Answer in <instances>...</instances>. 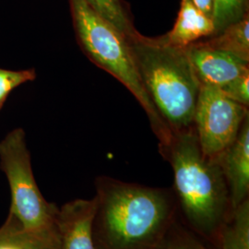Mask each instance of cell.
Here are the masks:
<instances>
[{
	"instance_id": "obj_1",
	"label": "cell",
	"mask_w": 249,
	"mask_h": 249,
	"mask_svg": "<svg viewBox=\"0 0 249 249\" xmlns=\"http://www.w3.org/2000/svg\"><path fill=\"white\" fill-rule=\"evenodd\" d=\"M93 237L97 249H153L176 221L177 202L167 189L109 177L95 181Z\"/></svg>"
},
{
	"instance_id": "obj_2",
	"label": "cell",
	"mask_w": 249,
	"mask_h": 249,
	"mask_svg": "<svg viewBox=\"0 0 249 249\" xmlns=\"http://www.w3.org/2000/svg\"><path fill=\"white\" fill-rule=\"evenodd\" d=\"M159 150L174 171L176 194L187 225L200 237L218 244L233 210L219 162L203 154L194 125L172 132L168 144Z\"/></svg>"
},
{
	"instance_id": "obj_3",
	"label": "cell",
	"mask_w": 249,
	"mask_h": 249,
	"mask_svg": "<svg viewBox=\"0 0 249 249\" xmlns=\"http://www.w3.org/2000/svg\"><path fill=\"white\" fill-rule=\"evenodd\" d=\"M126 40L143 86L171 133L193 126L200 84L187 46H175L161 36L142 34Z\"/></svg>"
},
{
	"instance_id": "obj_4",
	"label": "cell",
	"mask_w": 249,
	"mask_h": 249,
	"mask_svg": "<svg viewBox=\"0 0 249 249\" xmlns=\"http://www.w3.org/2000/svg\"><path fill=\"white\" fill-rule=\"evenodd\" d=\"M69 3L75 36L82 52L133 94L149 118L151 129L159 140V148L166 146L172 133L143 86L125 36L86 0H69Z\"/></svg>"
},
{
	"instance_id": "obj_5",
	"label": "cell",
	"mask_w": 249,
	"mask_h": 249,
	"mask_svg": "<svg viewBox=\"0 0 249 249\" xmlns=\"http://www.w3.org/2000/svg\"><path fill=\"white\" fill-rule=\"evenodd\" d=\"M0 169L10 188L9 213L26 229L54 226L58 208L45 199L37 186L22 127L13 128L0 141Z\"/></svg>"
},
{
	"instance_id": "obj_6",
	"label": "cell",
	"mask_w": 249,
	"mask_h": 249,
	"mask_svg": "<svg viewBox=\"0 0 249 249\" xmlns=\"http://www.w3.org/2000/svg\"><path fill=\"white\" fill-rule=\"evenodd\" d=\"M249 108L226 97L213 86H200L193 124L205 156L217 160L238 136Z\"/></svg>"
},
{
	"instance_id": "obj_7",
	"label": "cell",
	"mask_w": 249,
	"mask_h": 249,
	"mask_svg": "<svg viewBox=\"0 0 249 249\" xmlns=\"http://www.w3.org/2000/svg\"><path fill=\"white\" fill-rule=\"evenodd\" d=\"M188 56L200 86L223 88L249 71V63L197 41L187 47Z\"/></svg>"
},
{
	"instance_id": "obj_8",
	"label": "cell",
	"mask_w": 249,
	"mask_h": 249,
	"mask_svg": "<svg viewBox=\"0 0 249 249\" xmlns=\"http://www.w3.org/2000/svg\"><path fill=\"white\" fill-rule=\"evenodd\" d=\"M96 198H77L58 208L55 225L60 249H97L93 237Z\"/></svg>"
},
{
	"instance_id": "obj_9",
	"label": "cell",
	"mask_w": 249,
	"mask_h": 249,
	"mask_svg": "<svg viewBox=\"0 0 249 249\" xmlns=\"http://www.w3.org/2000/svg\"><path fill=\"white\" fill-rule=\"evenodd\" d=\"M228 187L232 209L249 198V115L235 141L218 158Z\"/></svg>"
},
{
	"instance_id": "obj_10",
	"label": "cell",
	"mask_w": 249,
	"mask_h": 249,
	"mask_svg": "<svg viewBox=\"0 0 249 249\" xmlns=\"http://www.w3.org/2000/svg\"><path fill=\"white\" fill-rule=\"evenodd\" d=\"M214 35L213 19L197 9L192 0H181L175 25L169 33L161 37L170 45L187 47L202 38H209Z\"/></svg>"
},
{
	"instance_id": "obj_11",
	"label": "cell",
	"mask_w": 249,
	"mask_h": 249,
	"mask_svg": "<svg viewBox=\"0 0 249 249\" xmlns=\"http://www.w3.org/2000/svg\"><path fill=\"white\" fill-rule=\"evenodd\" d=\"M0 249H60L56 225L30 230L9 213L5 223L0 226Z\"/></svg>"
},
{
	"instance_id": "obj_12",
	"label": "cell",
	"mask_w": 249,
	"mask_h": 249,
	"mask_svg": "<svg viewBox=\"0 0 249 249\" xmlns=\"http://www.w3.org/2000/svg\"><path fill=\"white\" fill-rule=\"evenodd\" d=\"M201 42L211 48L231 53L249 63V13L218 35Z\"/></svg>"
},
{
	"instance_id": "obj_13",
	"label": "cell",
	"mask_w": 249,
	"mask_h": 249,
	"mask_svg": "<svg viewBox=\"0 0 249 249\" xmlns=\"http://www.w3.org/2000/svg\"><path fill=\"white\" fill-rule=\"evenodd\" d=\"M218 245L221 249H249V199L231 211L221 230Z\"/></svg>"
},
{
	"instance_id": "obj_14",
	"label": "cell",
	"mask_w": 249,
	"mask_h": 249,
	"mask_svg": "<svg viewBox=\"0 0 249 249\" xmlns=\"http://www.w3.org/2000/svg\"><path fill=\"white\" fill-rule=\"evenodd\" d=\"M89 6L123 34L126 39L140 33L134 26L126 4L123 0H86Z\"/></svg>"
},
{
	"instance_id": "obj_15",
	"label": "cell",
	"mask_w": 249,
	"mask_h": 249,
	"mask_svg": "<svg viewBox=\"0 0 249 249\" xmlns=\"http://www.w3.org/2000/svg\"><path fill=\"white\" fill-rule=\"evenodd\" d=\"M249 13V0H213V20L215 35L224 28L240 20Z\"/></svg>"
},
{
	"instance_id": "obj_16",
	"label": "cell",
	"mask_w": 249,
	"mask_h": 249,
	"mask_svg": "<svg viewBox=\"0 0 249 249\" xmlns=\"http://www.w3.org/2000/svg\"><path fill=\"white\" fill-rule=\"evenodd\" d=\"M162 249H221L211 248L199 240L193 232L187 231L178 224L177 221L173 223L161 244Z\"/></svg>"
},
{
	"instance_id": "obj_17",
	"label": "cell",
	"mask_w": 249,
	"mask_h": 249,
	"mask_svg": "<svg viewBox=\"0 0 249 249\" xmlns=\"http://www.w3.org/2000/svg\"><path fill=\"white\" fill-rule=\"evenodd\" d=\"M36 76L35 69L13 71L0 67V110L14 89L25 83L34 81Z\"/></svg>"
},
{
	"instance_id": "obj_18",
	"label": "cell",
	"mask_w": 249,
	"mask_h": 249,
	"mask_svg": "<svg viewBox=\"0 0 249 249\" xmlns=\"http://www.w3.org/2000/svg\"><path fill=\"white\" fill-rule=\"evenodd\" d=\"M223 94L244 107H249V71L221 88Z\"/></svg>"
},
{
	"instance_id": "obj_19",
	"label": "cell",
	"mask_w": 249,
	"mask_h": 249,
	"mask_svg": "<svg viewBox=\"0 0 249 249\" xmlns=\"http://www.w3.org/2000/svg\"><path fill=\"white\" fill-rule=\"evenodd\" d=\"M192 2L208 18L213 19V0H192Z\"/></svg>"
},
{
	"instance_id": "obj_20",
	"label": "cell",
	"mask_w": 249,
	"mask_h": 249,
	"mask_svg": "<svg viewBox=\"0 0 249 249\" xmlns=\"http://www.w3.org/2000/svg\"><path fill=\"white\" fill-rule=\"evenodd\" d=\"M162 249V248H161V246H160V247H159V248H156V249Z\"/></svg>"
}]
</instances>
